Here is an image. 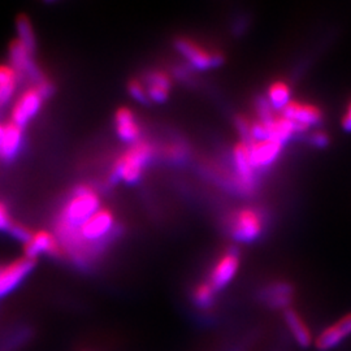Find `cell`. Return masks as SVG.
<instances>
[{"label": "cell", "mask_w": 351, "mask_h": 351, "mask_svg": "<svg viewBox=\"0 0 351 351\" xmlns=\"http://www.w3.org/2000/svg\"><path fill=\"white\" fill-rule=\"evenodd\" d=\"M114 226L116 220L113 213L101 207L78 229L75 241L68 251H72L75 259L81 262L86 251L91 252L95 249H101V245L112 234Z\"/></svg>", "instance_id": "obj_2"}, {"label": "cell", "mask_w": 351, "mask_h": 351, "mask_svg": "<svg viewBox=\"0 0 351 351\" xmlns=\"http://www.w3.org/2000/svg\"><path fill=\"white\" fill-rule=\"evenodd\" d=\"M154 147L147 142H137L116 160L113 167V178L125 181L126 184L137 182L146 165L150 163Z\"/></svg>", "instance_id": "obj_3"}, {"label": "cell", "mask_w": 351, "mask_h": 351, "mask_svg": "<svg viewBox=\"0 0 351 351\" xmlns=\"http://www.w3.org/2000/svg\"><path fill=\"white\" fill-rule=\"evenodd\" d=\"M101 208V198L94 189L82 186L75 190L72 197L64 204L58 219L59 242L69 250L75 234L82 224Z\"/></svg>", "instance_id": "obj_1"}, {"label": "cell", "mask_w": 351, "mask_h": 351, "mask_svg": "<svg viewBox=\"0 0 351 351\" xmlns=\"http://www.w3.org/2000/svg\"><path fill=\"white\" fill-rule=\"evenodd\" d=\"M307 141H308V143H310L313 147H317V149H324V147H326V146L329 145V137H328V134L324 133V132H320V130L310 133L308 137H307Z\"/></svg>", "instance_id": "obj_24"}, {"label": "cell", "mask_w": 351, "mask_h": 351, "mask_svg": "<svg viewBox=\"0 0 351 351\" xmlns=\"http://www.w3.org/2000/svg\"><path fill=\"white\" fill-rule=\"evenodd\" d=\"M10 232L12 233L13 237L14 239H20V241H23L24 243L29 241V239L32 237V233H30V230L25 228V226H20V224H13L11 226V229H10Z\"/></svg>", "instance_id": "obj_27"}, {"label": "cell", "mask_w": 351, "mask_h": 351, "mask_svg": "<svg viewBox=\"0 0 351 351\" xmlns=\"http://www.w3.org/2000/svg\"><path fill=\"white\" fill-rule=\"evenodd\" d=\"M145 86H146L147 97L150 101L162 103L169 95L171 78L165 72H154L147 77Z\"/></svg>", "instance_id": "obj_19"}, {"label": "cell", "mask_w": 351, "mask_h": 351, "mask_svg": "<svg viewBox=\"0 0 351 351\" xmlns=\"http://www.w3.org/2000/svg\"><path fill=\"white\" fill-rule=\"evenodd\" d=\"M24 129L8 123L4 126V134L0 141V159L4 162L13 160L23 147Z\"/></svg>", "instance_id": "obj_17"}, {"label": "cell", "mask_w": 351, "mask_h": 351, "mask_svg": "<svg viewBox=\"0 0 351 351\" xmlns=\"http://www.w3.org/2000/svg\"><path fill=\"white\" fill-rule=\"evenodd\" d=\"M193 300L202 310H208L216 302V290L208 282H201L193 293Z\"/></svg>", "instance_id": "obj_21"}, {"label": "cell", "mask_w": 351, "mask_h": 351, "mask_svg": "<svg viewBox=\"0 0 351 351\" xmlns=\"http://www.w3.org/2000/svg\"><path fill=\"white\" fill-rule=\"evenodd\" d=\"M4 126L1 123H0V141H1V137H3V134H4Z\"/></svg>", "instance_id": "obj_29"}, {"label": "cell", "mask_w": 351, "mask_h": 351, "mask_svg": "<svg viewBox=\"0 0 351 351\" xmlns=\"http://www.w3.org/2000/svg\"><path fill=\"white\" fill-rule=\"evenodd\" d=\"M36 261L30 258H21L12 263L0 267V298L12 293L14 289L25 280L33 271Z\"/></svg>", "instance_id": "obj_9"}, {"label": "cell", "mask_w": 351, "mask_h": 351, "mask_svg": "<svg viewBox=\"0 0 351 351\" xmlns=\"http://www.w3.org/2000/svg\"><path fill=\"white\" fill-rule=\"evenodd\" d=\"M60 242L47 230H39L32 233V237L25 242V256L37 259L39 255H60Z\"/></svg>", "instance_id": "obj_15"}, {"label": "cell", "mask_w": 351, "mask_h": 351, "mask_svg": "<svg viewBox=\"0 0 351 351\" xmlns=\"http://www.w3.org/2000/svg\"><path fill=\"white\" fill-rule=\"evenodd\" d=\"M265 226V216L258 208H241L229 219V232L232 237L243 243L259 239Z\"/></svg>", "instance_id": "obj_4"}, {"label": "cell", "mask_w": 351, "mask_h": 351, "mask_svg": "<svg viewBox=\"0 0 351 351\" xmlns=\"http://www.w3.org/2000/svg\"><path fill=\"white\" fill-rule=\"evenodd\" d=\"M281 114L291 120L293 123L308 130L311 126L319 125L323 121V112L319 107L311 103L291 101L288 106L281 111Z\"/></svg>", "instance_id": "obj_10"}, {"label": "cell", "mask_w": 351, "mask_h": 351, "mask_svg": "<svg viewBox=\"0 0 351 351\" xmlns=\"http://www.w3.org/2000/svg\"><path fill=\"white\" fill-rule=\"evenodd\" d=\"M284 322L287 324L291 337L300 348L307 349L314 343L310 328L307 326L301 315L298 314L294 308L289 307L288 310L284 311Z\"/></svg>", "instance_id": "obj_16"}, {"label": "cell", "mask_w": 351, "mask_h": 351, "mask_svg": "<svg viewBox=\"0 0 351 351\" xmlns=\"http://www.w3.org/2000/svg\"><path fill=\"white\" fill-rule=\"evenodd\" d=\"M233 167L236 172V186L241 193L250 194L256 186V171L252 167L249 143L241 141L233 150Z\"/></svg>", "instance_id": "obj_6"}, {"label": "cell", "mask_w": 351, "mask_h": 351, "mask_svg": "<svg viewBox=\"0 0 351 351\" xmlns=\"http://www.w3.org/2000/svg\"><path fill=\"white\" fill-rule=\"evenodd\" d=\"M351 335V314L343 316L337 323L328 326L314 339L315 348L319 351L333 350Z\"/></svg>", "instance_id": "obj_14"}, {"label": "cell", "mask_w": 351, "mask_h": 351, "mask_svg": "<svg viewBox=\"0 0 351 351\" xmlns=\"http://www.w3.org/2000/svg\"><path fill=\"white\" fill-rule=\"evenodd\" d=\"M17 84L10 85H0V108L4 107L8 101L12 99L13 94L16 93Z\"/></svg>", "instance_id": "obj_25"}, {"label": "cell", "mask_w": 351, "mask_h": 351, "mask_svg": "<svg viewBox=\"0 0 351 351\" xmlns=\"http://www.w3.org/2000/svg\"><path fill=\"white\" fill-rule=\"evenodd\" d=\"M294 297V288L285 281H275L259 291V301L271 310H288Z\"/></svg>", "instance_id": "obj_11"}, {"label": "cell", "mask_w": 351, "mask_h": 351, "mask_svg": "<svg viewBox=\"0 0 351 351\" xmlns=\"http://www.w3.org/2000/svg\"><path fill=\"white\" fill-rule=\"evenodd\" d=\"M239 252L234 249L226 251L213 264V269L208 276V284L216 291H220L226 288L232 280L239 272Z\"/></svg>", "instance_id": "obj_8"}, {"label": "cell", "mask_w": 351, "mask_h": 351, "mask_svg": "<svg viewBox=\"0 0 351 351\" xmlns=\"http://www.w3.org/2000/svg\"><path fill=\"white\" fill-rule=\"evenodd\" d=\"M12 226V219L7 206L0 202V230H10Z\"/></svg>", "instance_id": "obj_26"}, {"label": "cell", "mask_w": 351, "mask_h": 351, "mask_svg": "<svg viewBox=\"0 0 351 351\" xmlns=\"http://www.w3.org/2000/svg\"><path fill=\"white\" fill-rule=\"evenodd\" d=\"M250 149V158L252 167L255 171H264L271 165L276 163L284 145L274 141V139H264L261 142H251L249 143Z\"/></svg>", "instance_id": "obj_12"}, {"label": "cell", "mask_w": 351, "mask_h": 351, "mask_svg": "<svg viewBox=\"0 0 351 351\" xmlns=\"http://www.w3.org/2000/svg\"><path fill=\"white\" fill-rule=\"evenodd\" d=\"M10 58H11V65L17 71L19 75H25L32 78L36 84L40 85L46 80L40 75L36 64L33 62V52L27 50L25 46L16 39L10 47Z\"/></svg>", "instance_id": "obj_13"}, {"label": "cell", "mask_w": 351, "mask_h": 351, "mask_svg": "<svg viewBox=\"0 0 351 351\" xmlns=\"http://www.w3.org/2000/svg\"><path fill=\"white\" fill-rule=\"evenodd\" d=\"M341 124H342V128H343L345 132L351 133V101L349 103V106H348V110H346V112L343 114L342 120H341Z\"/></svg>", "instance_id": "obj_28"}, {"label": "cell", "mask_w": 351, "mask_h": 351, "mask_svg": "<svg viewBox=\"0 0 351 351\" xmlns=\"http://www.w3.org/2000/svg\"><path fill=\"white\" fill-rule=\"evenodd\" d=\"M265 98L275 111L281 112L291 101V90L287 82L276 81L268 88Z\"/></svg>", "instance_id": "obj_20"}, {"label": "cell", "mask_w": 351, "mask_h": 351, "mask_svg": "<svg viewBox=\"0 0 351 351\" xmlns=\"http://www.w3.org/2000/svg\"><path fill=\"white\" fill-rule=\"evenodd\" d=\"M17 30H19V40L25 46L27 50L34 52L36 49V38L33 33V27L30 21L26 19L25 16H20L17 21Z\"/></svg>", "instance_id": "obj_22"}, {"label": "cell", "mask_w": 351, "mask_h": 351, "mask_svg": "<svg viewBox=\"0 0 351 351\" xmlns=\"http://www.w3.org/2000/svg\"><path fill=\"white\" fill-rule=\"evenodd\" d=\"M47 94L42 85H32L14 101L11 110V123L20 128H25L42 108V104Z\"/></svg>", "instance_id": "obj_5"}, {"label": "cell", "mask_w": 351, "mask_h": 351, "mask_svg": "<svg viewBox=\"0 0 351 351\" xmlns=\"http://www.w3.org/2000/svg\"><path fill=\"white\" fill-rule=\"evenodd\" d=\"M177 50L181 52V55L188 60V63L199 71H207L211 68H216L224 62L223 55L219 52H213L202 47L201 45L182 38L178 39L176 43Z\"/></svg>", "instance_id": "obj_7"}, {"label": "cell", "mask_w": 351, "mask_h": 351, "mask_svg": "<svg viewBox=\"0 0 351 351\" xmlns=\"http://www.w3.org/2000/svg\"><path fill=\"white\" fill-rule=\"evenodd\" d=\"M84 351H93V350H84Z\"/></svg>", "instance_id": "obj_30"}, {"label": "cell", "mask_w": 351, "mask_h": 351, "mask_svg": "<svg viewBox=\"0 0 351 351\" xmlns=\"http://www.w3.org/2000/svg\"><path fill=\"white\" fill-rule=\"evenodd\" d=\"M117 136L128 143H137L141 136L138 121L132 110L123 107L114 114Z\"/></svg>", "instance_id": "obj_18"}, {"label": "cell", "mask_w": 351, "mask_h": 351, "mask_svg": "<svg viewBox=\"0 0 351 351\" xmlns=\"http://www.w3.org/2000/svg\"><path fill=\"white\" fill-rule=\"evenodd\" d=\"M128 90H129V94H130L136 101H142V103L149 101L146 86H145V84H143L142 81H139V80L130 81V82H129V86H128Z\"/></svg>", "instance_id": "obj_23"}]
</instances>
